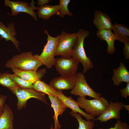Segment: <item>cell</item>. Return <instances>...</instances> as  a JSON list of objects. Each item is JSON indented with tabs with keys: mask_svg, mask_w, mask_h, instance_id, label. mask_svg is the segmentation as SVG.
Listing matches in <instances>:
<instances>
[{
	"mask_svg": "<svg viewBox=\"0 0 129 129\" xmlns=\"http://www.w3.org/2000/svg\"><path fill=\"white\" fill-rule=\"evenodd\" d=\"M42 65L30 51L22 52L14 55L6 62L5 66L9 68H15L23 70L37 71Z\"/></svg>",
	"mask_w": 129,
	"mask_h": 129,
	"instance_id": "obj_1",
	"label": "cell"
},
{
	"mask_svg": "<svg viewBox=\"0 0 129 129\" xmlns=\"http://www.w3.org/2000/svg\"><path fill=\"white\" fill-rule=\"evenodd\" d=\"M77 33L78 39L72 50L71 57L81 63L83 67V73H85L94 67L90 58L86 55L84 47L85 39L90 33L88 31L82 29H80Z\"/></svg>",
	"mask_w": 129,
	"mask_h": 129,
	"instance_id": "obj_2",
	"label": "cell"
},
{
	"mask_svg": "<svg viewBox=\"0 0 129 129\" xmlns=\"http://www.w3.org/2000/svg\"><path fill=\"white\" fill-rule=\"evenodd\" d=\"M44 32L47 35L46 43L40 55L37 54L34 55L43 65H45L48 69H51L54 65L55 59L54 57L59 35L54 37L49 34L47 30L45 29Z\"/></svg>",
	"mask_w": 129,
	"mask_h": 129,
	"instance_id": "obj_3",
	"label": "cell"
},
{
	"mask_svg": "<svg viewBox=\"0 0 129 129\" xmlns=\"http://www.w3.org/2000/svg\"><path fill=\"white\" fill-rule=\"evenodd\" d=\"M81 108L84 109L86 113L95 117L100 116L108 106V100L103 97L88 100L79 96L77 99Z\"/></svg>",
	"mask_w": 129,
	"mask_h": 129,
	"instance_id": "obj_4",
	"label": "cell"
},
{
	"mask_svg": "<svg viewBox=\"0 0 129 129\" xmlns=\"http://www.w3.org/2000/svg\"><path fill=\"white\" fill-rule=\"evenodd\" d=\"M78 38L77 32L70 33L63 31L59 35L55 56L71 57L72 50L76 43Z\"/></svg>",
	"mask_w": 129,
	"mask_h": 129,
	"instance_id": "obj_5",
	"label": "cell"
},
{
	"mask_svg": "<svg viewBox=\"0 0 129 129\" xmlns=\"http://www.w3.org/2000/svg\"><path fill=\"white\" fill-rule=\"evenodd\" d=\"M10 90L15 94L17 98V109L20 110L26 107L27 100L31 98H35L42 101L47 105L45 94L33 88H24L18 87Z\"/></svg>",
	"mask_w": 129,
	"mask_h": 129,
	"instance_id": "obj_6",
	"label": "cell"
},
{
	"mask_svg": "<svg viewBox=\"0 0 129 129\" xmlns=\"http://www.w3.org/2000/svg\"><path fill=\"white\" fill-rule=\"evenodd\" d=\"M70 93L76 96L85 98L86 96L94 98H98L101 97L100 93L96 92L90 86L84 74L80 72L76 73L75 75L74 86Z\"/></svg>",
	"mask_w": 129,
	"mask_h": 129,
	"instance_id": "obj_7",
	"label": "cell"
},
{
	"mask_svg": "<svg viewBox=\"0 0 129 129\" xmlns=\"http://www.w3.org/2000/svg\"><path fill=\"white\" fill-rule=\"evenodd\" d=\"M4 4L5 6L10 7L11 10L10 15L16 16L20 13H27L31 16L35 21L38 20L37 15L34 10L38 8L35 6V3L32 0L30 5L25 1H11L5 0Z\"/></svg>",
	"mask_w": 129,
	"mask_h": 129,
	"instance_id": "obj_8",
	"label": "cell"
},
{
	"mask_svg": "<svg viewBox=\"0 0 129 129\" xmlns=\"http://www.w3.org/2000/svg\"><path fill=\"white\" fill-rule=\"evenodd\" d=\"M79 62L72 57H61L55 59L54 65L61 76L75 75Z\"/></svg>",
	"mask_w": 129,
	"mask_h": 129,
	"instance_id": "obj_9",
	"label": "cell"
},
{
	"mask_svg": "<svg viewBox=\"0 0 129 129\" xmlns=\"http://www.w3.org/2000/svg\"><path fill=\"white\" fill-rule=\"evenodd\" d=\"M124 104L122 102H113L110 101L108 106L102 113L92 121L99 120L102 122L106 123L112 119H120L121 118L120 111L124 109Z\"/></svg>",
	"mask_w": 129,
	"mask_h": 129,
	"instance_id": "obj_10",
	"label": "cell"
},
{
	"mask_svg": "<svg viewBox=\"0 0 129 129\" xmlns=\"http://www.w3.org/2000/svg\"><path fill=\"white\" fill-rule=\"evenodd\" d=\"M17 35L14 23L10 22L6 26L0 20V36L1 38L4 39L6 41H11L16 48L20 51V42L16 37Z\"/></svg>",
	"mask_w": 129,
	"mask_h": 129,
	"instance_id": "obj_11",
	"label": "cell"
},
{
	"mask_svg": "<svg viewBox=\"0 0 129 129\" xmlns=\"http://www.w3.org/2000/svg\"><path fill=\"white\" fill-rule=\"evenodd\" d=\"M75 75L54 78L49 82V85L58 91L72 90L75 84Z\"/></svg>",
	"mask_w": 129,
	"mask_h": 129,
	"instance_id": "obj_12",
	"label": "cell"
},
{
	"mask_svg": "<svg viewBox=\"0 0 129 129\" xmlns=\"http://www.w3.org/2000/svg\"><path fill=\"white\" fill-rule=\"evenodd\" d=\"M58 97L65 105L67 108H70L74 113H78L84 117L87 120H94L95 117L83 111L80 108L78 102L74 100L71 97H67L64 95L61 91H58Z\"/></svg>",
	"mask_w": 129,
	"mask_h": 129,
	"instance_id": "obj_13",
	"label": "cell"
},
{
	"mask_svg": "<svg viewBox=\"0 0 129 129\" xmlns=\"http://www.w3.org/2000/svg\"><path fill=\"white\" fill-rule=\"evenodd\" d=\"M14 74L22 79L34 82L38 80H41L46 72L45 69H40L37 71L35 70H23L13 68L11 69Z\"/></svg>",
	"mask_w": 129,
	"mask_h": 129,
	"instance_id": "obj_14",
	"label": "cell"
},
{
	"mask_svg": "<svg viewBox=\"0 0 129 129\" xmlns=\"http://www.w3.org/2000/svg\"><path fill=\"white\" fill-rule=\"evenodd\" d=\"M48 96L51 103V106L53 109L54 112L53 117L54 121V128L55 129H60L61 127L58 120V117L59 115L63 114L67 108L58 97L50 95Z\"/></svg>",
	"mask_w": 129,
	"mask_h": 129,
	"instance_id": "obj_15",
	"label": "cell"
},
{
	"mask_svg": "<svg viewBox=\"0 0 129 129\" xmlns=\"http://www.w3.org/2000/svg\"><path fill=\"white\" fill-rule=\"evenodd\" d=\"M93 22L98 30H112L113 24L110 17L107 14L98 10L94 12Z\"/></svg>",
	"mask_w": 129,
	"mask_h": 129,
	"instance_id": "obj_16",
	"label": "cell"
},
{
	"mask_svg": "<svg viewBox=\"0 0 129 129\" xmlns=\"http://www.w3.org/2000/svg\"><path fill=\"white\" fill-rule=\"evenodd\" d=\"M112 77L114 85L119 86L122 82H129V72L123 63H120L119 66L113 70Z\"/></svg>",
	"mask_w": 129,
	"mask_h": 129,
	"instance_id": "obj_17",
	"label": "cell"
},
{
	"mask_svg": "<svg viewBox=\"0 0 129 129\" xmlns=\"http://www.w3.org/2000/svg\"><path fill=\"white\" fill-rule=\"evenodd\" d=\"M14 116L10 106L5 104L0 115V129H14L13 125Z\"/></svg>",
	"mask_w": 129,
	"mask_h": 129,
	"instance_id": "obj_18",
	"label": "cell"
},
{
	"mask_svg": "<svg viewBox=\"0 0 129 129\" xmlns=\"http://www.w3.org/2000/svg\"><path fill=\"white\" fill-rule=\"evenodd\" d=\"M96 35L101 40L107 42L108 44L107 53L110 54L114 53L115 51L114 43L116 39L111 30H98Z\"/></svg>",
	"mask_w": 129,
	"mask_h": 129,
	"instance_id": "obj_19",
	"label": "cell"
},
{
	"mask_svg": "<svg viewBox=\"0 0 129 129\" xmlns=\"http://www.w3.org/2000/svg\"><path fill=\"white\" fill-rule=\"evenodd\" d=\"M112 30L116 40L123 43L129 42V29L123 24L114 23Z\"/></svg>",
	"mask_w": 129,
	"mask_h": 129,
	"instance_id": "obj_20",
	"label": "cell"
},
{
	"mask_svg": "<svg viewBox=\"0 0 129 129\" xmlns=\"http://www.w3.org/2000/svg\"><path fill=\"white\" fill-rule=\"evenodd\" d=\"M37 14L38 17L47 20L53 16L59 14V5H51L47 4L38 8Z\"/></svg>",
	"mask_w": 129,
	"mask_h": 129,
	"instance_id": "obj_21",
	"label": "cell"
},
{
	"mask_svg": "<svg viewBox=\"0 0 129 129\" xmlns=\"http://www.w3.org/2000/svg\"><path fill=\"white\" fill-rule=\"evenodd\" d=\"M32 88L36 91L48 95L58 97L59 91L49 85L47 84L41 80H38L32 85Z\"/></svg>",
	"mask_w": 129,
	"mask_h": 129,
	"instance_id": "obj_22",
	"label": "cell"
},
{
	"mask_svg": "<svg viewBox=\"0 0 129 129\" xmlns=\"http://www.w3.org/2000/svg\"><path fill=\"white\" fill-rule=\"evenodd\" d=\"M70 114L77 119L79 124L78 129H93L94 126V121H86L82 118L80 114L74 113L72 111L70 112Z\"/></svg>",
	"mask_w": 129,
	"mask_h": 129,
	"instance_id": "obj_23",
	"label": "cell"
},
{
	"mask_svg": "<svg viewBox=\"0 0 129 129\" xmlns=\"http://www.w3.org/2000/svg\"><path fill=\"white\" fill-rule=\"evenodd\" d=\"M0 85L9 89L18 86L12 78L11 74L8 72L0 73Z\"/></svg>",
	"mask_w": 129,
	"mask_h": 129,
	"instance_id": "obj_24",
	"label": "cell"
},
{
	"mask_svg": "<svg viewBox=\"0 0 129 129\" xmlns=\"http://www.w3.org/2000/svg\"><path fill=\"white\" fill-rule=\"evenodd\" d=\"M11 76L16 84L21 88L32 89L33 81L23 80L14 74H11Z\"/></svg>",
	"mask_w": 129,
	"mask_h": 129,
	"instance_id": "obj_25",
	"label": "cell"
},
{
	"mask_svg": "<svg viewBox=\"0 0 129 129\" xmlns=\"http://www.w3.org/2000/svg\"><path fill=\"white\" fill-rule=\"evenodd\" d=\"M70 2V0H60L59 16L61 18L64 17L66 15L73 16V15L68 9V6Z\"/></svg>",
	"mask_w": 129,
	"mask_h": 129,
	"instance_id": "obj_26",
	"label": "cell"
},
{
	"mask_svg": "<svg viewBox=\"0 0 129 129\" xmlns=\"http://www.w3.org/2000/svg\"><path fill=\"white\" fill-rule=\"evenodd\" d=\"M98 129H104L99 128ZM107 129H129V125L126 122H122L120 119L117 120L115 124L114 127Z\"/></svg>",
	"mask_w": 129,
	"mask_h": 129,
	"instance_id": "obj_27",
	"label": "cell"
},
{
	"mask_svg": "<svg viewBox=\"0 0 129 129\" xmlns=\"http://www.w3.org/2000/svg\"><path fill=\"white\" fill-rule=\"evenodd\" d=\"M120 91L122 97L125 99L127 98L129 96V82L127 83L124 88L120 89Z\"/></svg>",
	"mask_w": 129,
	"mask_h": 129,
	"instance_id": "obj_28",
	"label": "cell"
},
{
	"mask_svg": "<svg viewBox=\"0 0 129 129\" xmlns=\"http://www.w3.org/2000/svg\"><path fill=\"white\" fill-rule=\"evenodd\" d=\"M124 46L123 48V53L124 57L126 60L129 59V42L124 43Z\"/></svg>",
	"mask_w": 129,
	"mask_h": 129,
	"instance_id": "obj_29",
	"label": "cell"
},
{
	"mask_svg": "<svg viewBox=\"0 0 129 129\" xmlns=\"http://www.w3.org/2000/svg\"><path fill=\"white\" fill-rule=\"evenodd\" d=\"M7 98V97L6 95L0 94V115L2 112Z\"/></svg>",
	"mask_w": 129,
	"mask_h": 129,
	"instance_id": "obj_30",
	"label": "cell"
},
{
	"mask_svg": "<svg viewBox=\"0 0 129 129\" xmlns=\"http://www.w3.org/2000/svg\"><path fill=\"white\" fill-rule=\"evenodd\" d=\"M50 1L49 0H38L37 4L39 7L41 6L48 4Z\"/></svg>",
	"mask_w": 129,
	"mask_h": 129,
	"instance_id": "obj_31",
	"label": "cell"
},
{
	"mask_svg": "<svg viewBox=\"0 0 129 129\" xmlns=\"http://www.w3.org/2000/svg\"><path fill=\"white\" fill-rule=\"evenodd\" d=\"M124 108L126 110L129 112V105H126L125 104L124 105Z\"/></svg>",
	"mask_w": 129,
	"mask_h": 129,
	"instance_id": "obj_32",
	"label": "cell"
},
{
	"mask_svg": "<svg viewBox=\"0 0 129 129\" xmlns=\"http://www.w3.org/2000/svg\"><path fill=\"white\" fill-rule=\"evenodd\" d=\"M50 129H55L54 128H53V127L52 125V124L51 125V126L50 128Z\"/></svg>",
	"mask_w": 129,
	"mask_h": 129,
	"instance_id": "obj_33",
	"label": "cell"
}]
</instances>
